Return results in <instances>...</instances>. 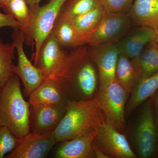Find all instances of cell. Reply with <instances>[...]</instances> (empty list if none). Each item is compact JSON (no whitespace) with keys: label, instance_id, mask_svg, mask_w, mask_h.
Returning <instances> with one entry per match:
<instances>
[{"label":"cell","instance_id":"1","mask_svg":"<svg viewBox=\"0 0 158 158\" xmlns=\"http://www.w3.org/2000/svg\"><path fill=\"white\" fill-rule=\"evenodd\" d=\"M46 78L58 84L69 100H90L98 94V71L85 45L68 52L62 64Z\"/></svg>","mask_w":158,"mask_h":158},{"label":"cell","instance_id":"2","mask_svg":"<svg viewBox=\"0 0 158 158\" xmlns=\"http://www.w3.org/2000/svg\"><path fill=\"white\" fill-rule=\"evenodd\" d=\"M97 96L87 100H68L66 111L54 131L57 143L98 129L104 120Z\"/></svg>","mask_w":158,"mask_h":158},{"label":"cell","instance_id":"3","mask_svg":"<svg viewBox=\"0 0 158 158\" xmlns=\"http://www.w3.org/2000/svg\"><path fill=\"white\" fill-rule=\"evenodd\" d=\"M133 113L124 133L133 152L138 158H158V126L151 98Z\"/></svg>","mask_w":158,"mask_h":158},{"label":"cell","instance_id":"4","mask_svg":"<svg viewBox=\"0 0 158 158\" xmlns=\"http://www.w3.org/2000/svg\"><path fill=\"white\" fill-rule=\"evenodd\" d=\"M30 107L23 96L19 78L14 74L0 88V126L8 128L20 140L31 133Z\"/></svg>","mask_w":158,"mask_h":158},{"label":"cell","instance_id":"5","mask_svg":"<svg viewBox=\"0 0 158 158\" xmlns=\"http://www.w3.org/2000/svg\"><path fill=\"white\" fill-rule=\"evenodd\" d=\"M66 0H48L43 6L29 5L31 19L24 32L26 44L35 46L34 59L37 58L43 43L50 34L63 4Z\"/></svg>","mask_w":158,"mask_h":158},{"label":"cell","instance_id":"6","mask_svg":"<svg viewBox=\"0 0 158 158\" xmlns=\"http://www.w3.org/2000/svg\"><path fill=\"white\" fill-rule=\"evenodd\" d=\"M129 95L126 90L115 81L102 90H99L97 95L105 121L113 128L123 134L126 127L125 110Z\"/></svg>","mask_w":158,"mask_h":158},{"label":"cell","instance_id":"7","mask_svg":"<svg viewBox=\"0 0 158 158\" xmlns=\"http://www.w3.org/2000/svg\"><path fill=\"white\" fill-rule=\"evenodd\" d=\"M12 39L15 44L18 55L17 65L13 64L12 70L22 82L24 95L29 97L42 84L44 80V76L41 71L32 64L26 56L23 48L25 37L23 31L20 29H14Z\"/></svg>","mask_w":158,"mask_h":158},{"label":"cell","instance_id":"8","mask_svg":"<svg viewBox=\"0 0 158 158\" xmlns=\"http://www.w3.org/2000/svg\"><path fill=\"white\" fill-rule=\"evenodd\" d=\"M93 145L108 158H138L125 134L110 126L105 119L98 129Z\"/></svg>","mask_w":158,"mask_h":158},{"label":"cell","instance_id":"9","mask_svg":"<svg viewBox=\"0 0 158 158\" xmlns=\"http://www.w3.org/2000/svg\"><path fill=\"white\" fill-rule=\"evenodd\" d=\"M131 22L128 14L108 13L89 35L87 44L90 46H95L116 43L129 31Z\"/></svg>","mask_w":158,"mask_h":158},{"label":"cell","instance_id":"10","mask_svg":"<svg viewBox=\"0 0 158 158\" xmlns=\"http://www.w3.org/2000/svg\"><path fill=\"white\" fill-rule=\"evenodd\" d=\"M89 55L98 71L99 90L115 80V70L120 53L116 43H109L88 48Z\"/></svg>","mask_w":158,"mask_h":158},{"label":"cell","instance_id":"11","mask_svg":"<svg viewBox=\"0 0 158 158\" xmlns=\"http://www.w3.org/2000/svg\"><path fill=\"white\" fill-rule=\"evenodd\" d=\"M66 106L46 104L31 105L29 115L31 132L43 135L55 131L65 115Z\"/></svg>","mask_w":158,"mask_h":158},{"label":"cell","instance_id":"12","mask_svg":"<svg viewBox=\"0 0 158 158\" xmlns=\"http://www.w3.org/2000/svg\"><path fill=\"white\" fill-rule=\"evenodd\" d=\"M57 143L54 131L43 135L31 132L19 140L16 148L5 158H45Z\"/></svg>","mask_w":158,"mask_h":158},{"label":"cell","instance_id":"13","mask_svg":"<svg viewBox=\"0 0 158 158\" xmlns=\"http://www.w3.org/2000/svg\"><path fill=\"white\" fill-rule=\"evenodd\" d=\"M68 53L50 34L43 43L34 64L41 71L45 79L62 64Z\"/></svg>","mask_w":158,"mask_h":158},{"label":"cell","instance_id":"14","mask_svg":"<svg viewBox=\"0 0 158 158\" xmlns=\"http://www.w3.org/2000/svg\"><path fill=\"white\" fill-rule=\"evenodd\" d=\"M98 129L70 140L59 142L53 152L56 158H95L93 142Z\"/></svg>","mask_w":158,"mask_h":158},{"label":"cell","instance_id":"15","mask_svg":"<svg viewBox=\"0 0 158 158\" xmlns=\"http://www.w3.org/2000/svg\"><path fill=\"white\" fill-rule=\"evenodd\" d=\"M156 36L155 30L140 27L129 37L116 44L120 53L132 59L141 53L149 43L155 41Z\"/></svg>","mask_w":158,"mask_h":158},{"label":"cell","instance_id":"16","mask_svg":"<svg viewBox=\"0 0 158 158\" xmlns=\"http://www.w3.org/2000/svg\"><path fill=\"white\" fill-rule=\"evenodd\" d=\"M128 14L136 24L156 31L158 27V0H135Z\"/></svg>","mask_w":158,"mask_h":158},{"label":"cell","instance_id":"17","mask_svg":"<svg viewBox=\"0 0 158 158\" xmlns=\"http://www.w3.org/2000/svg\"><path fill=\"white\" fill-rule=\"evenodd\" d=\"M68 99L62 88L52 79L46 78L29 96L31 105L46 104L66 105Z\"/></svg>","mask_w":158,"mask_h":158},{"label":"cell","instance_id":"18","mask_svg":"<svg viewBox=\"0 0 158 158\" xmlns=\"http://www.w3.org/2000/svg\"><path fill=\"white\" fill-rule=\"evenodd\" d=\"M139 81L158 72V44L155 41L148 44L141 53L131 59Z\"/></svg>","mask_w":158,"mask_h":158},{"label":"cell","instance_id":"19","mask_svg":"<svg viewBox=\"0 0 158 158\" xmlns=\"http://www.w3.org/2000/svg\"><path fill=\"white\" fill-rule=\"evenodd\" d=\"M158 89V72L140 81L131 93L126 106V116L132 114L145 100L151 97Z\"/></svg>","mask_w":158,"mask_h":158},{"label":"cell","instance_id":"20","mask_svg":"<svg viewBox=\"0 0 158 158\" xmlns=\"http://www.w3.org/2000/svg\"><path fill=\"white\" fill-rule=\"evenodd\" d=\"M109 12L102 5L91 11L75 16L69 20L77 32L85 40L97 27L102 19Z\"/></svg>","mask_w":158,"mask_h":158},{"label":"cell","instance_id":"21","mask_svg":"<svg viewBox=\"0 0 158 158\" xmlns=\"http://www.w3.org/2000/svg\"><path fill=\"white\" fill-rule=\"evenodd\" d=\"M50 34L64 49H75L87 44L69 20L56 22Z\"/></svg>","mask_w":158,"mask_h":158},{"label":"cell","instance_id":"22","mask_svg":"<svg viewBox=\"0 0 158 158\" xmlns=\"http://www.w3.org/2000/svg\"><path fill=\"white\" fill-rule=\"evenodd\" d=\"M115 80L129 94L139 82L131 59L123 54L120 53L118 56Z\"/></svg>","mask_w":158,"mask_h":158},{"label":"cell","instance_id":"23","mask_svg":"<svg viewBox=\"0 0 158 158\" xmlns=\"http://www.w3.org/2000/svg\"><path fill=\"white\" fill-rule=\"evenodd\" d=\"M101 5V0H66L62 6L56 22L70 19Z\"/></svg>","mask_w":158,"mask_h":158},{"label":"cell","instance_id":"24","mask_svg":"<svg viewBox=\"0 0 158 158\" xmlns=\"http://www.w3.org/2000/svg\"><path fill=\"white\" fill-rule=\"evenodd\" d=\"M15 44L5 43L0 38V88L14 74L12 70L15 58Z\"/></svg>","mask_w":158,"mask_h":158},{"label":"cell","instance_id":"25","mask_svg":"<svg viewBox=\"0 0 158 158\" xmlns=\"http://www.w3.org/2000/svg\"><path fill=\"white\" fill-rule=\"evenodd\" d=\"M6 14L15 19L25 32L28 28L31 19L30 6L27 0H9L2 8Z\"/></svg>","mask_w":158,"mask_h":158},{"label":"cell","instance_id":"26","mask_svg":"<svg viewBox=\"0 0 158 158\" xmlns=\"http://www.w3.org/2000/svg\"><path fill=\"white\" fill-rule=\"evenodd\" d=\"M19 141L8 128L0 126V158H5L6 154L11 152Z\"/></svg>","mask_w":158,"mask_h":158},{"label":"cell","instance_id":"27","mask_svg":"<svg viewBox=\"0 0 158 158\" xmlns=\"http://www.w3.org/2000/svg\"><path fill=\"white\" fill-rule=\"evenodd\" d=\"M109 13L128 14L135 0H101Z\"/></svg>","mask_w":158,"mask_h":158},{"label":"cell","instance_id":"28","mask_svg":"<svg viewBox=\"0 0 158 158\" xmlns=\"http://www.w3.org/2000/svg\"><path fill=\"white\" fill-rule=\"evenodd\" d=\"M4 27H10L14 29L21 30L19 23L9 15L0 12V29Z\"/></svg>","mask_w":158,"mask_h":158},{"label":"cell","instance_id":"29","mask_svg":"<svg viewBox=\"0 0 158 158\" xmlns=\"http://www.w3.org/2000/svg\"><path fill=\"white\" fill-rule=\"evenodd\" d=\"M154 113L156 122L158 126V89L154 93L151 97Z\"/></svg>","mask_w":158,"mask_h":158},{"label":"cell","instance_id":"30","mask_svg":"<svg viewBox=\"0 0 158 158\" xmlns=\"http://www.w3.org/2000/svg\"><path fill=\"white\" fill-rule=\"evenodd\" d=\"M93 148L95 158H108L105 154H104L99 149L97 148L93 145Z\"/></svg>","mask_w":158,"mask_h":158},{"label":"cell","instance_id":"31","mask_svg":"<svg viewBox=\"0 0 158 158\" xmlns=\"http://www.w3.org/2000/svg\"><path fill=\"white\" fill-rule=\"evenodd\" d=\"M41 0H27L29 5H35V4H39Z\"/></svg>","mask_w":158,"mask_h":158},{"label":"cell","instance_id":"32","mask_svg":"<svg viewBox=\"0 0 158 158\" xmlns=\"http://www.w3.org/2000/svg\"><path fill=\"white\" fill-rule=\"evenodd\" d=\"M9 0H0V8L2 9Z\"/></svg>","mask_w":158,"mask_h":158},{"label":"cell","instance_id":"33","mask_svg":"<svg viewBox=\"0 0 158 158\" xmlns=\"http://www.w3.org/2000/svg\"><path fill=\"white\" fill-rule=\"evenodd\" d=\"M156 39L155 41L157 43V44H158V27L157 28L156 30Z\"/></svg>","mask_w":158,"mask_h":158}]
</instances>
